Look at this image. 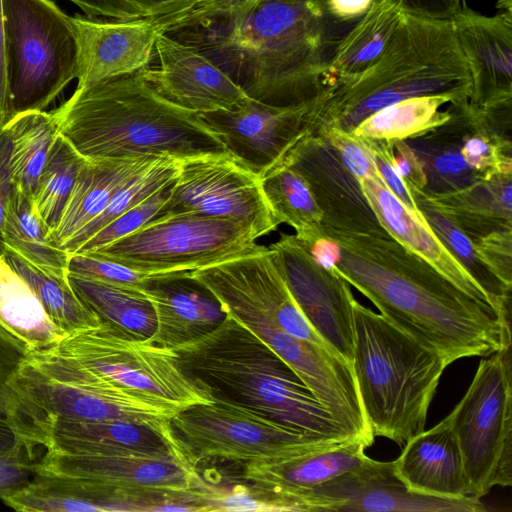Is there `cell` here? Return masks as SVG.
Segmentation results:
<instances>
[{
    "instance_id": "obj_1",
    "label": "cell",
    "mask_w": 512,
    "mask_h": 512,
    "mask_svg": "<svg viewBox=\"0 0 512 512\" xmlns=\"http://www.w3.org/2000/svg\"><path fill=\"white\" fill-rule=\"evenodd\" d=\"M323 228L339 246L336 272L389 322L449 364L511 345L510 317L458 288L392 237Z\"/></svg>"
},
{
    "instance_id": "obj_2",
    "label": "cell",
    "mask_w": 512,
    "mask_h": 512,
    "mask_svg": "<svg viewBox=\"0 0 512 512\" xmlns=\"http://www.w3.org/2000/svg\"><path fill=\"white\" fill-rule=\"evenodd\" d=\"M353 24L333 18L325 0H264L242 16L214 24L218 32L202 46L249 97L298 105L325 89L328 63Z\"/></svg>"
},
{
    "instance_id": "obj_3",
    "label": "cell",
    "mask_w": 512,
    "mask_h": 512,
    "mask_svg": "<svg viewBox=\"0 0 512 512\" xmlns=\"http://www.w3.org/2000/svg\"><path fill=\"white\" fill-rule=\"evenodd\" d=\"M51 113L57 134L88 161L227 153L199 113L161 96L140 72L77 86Z\"/></svg>"
},
{
    "instance_id": "obj_4",
    "label": "cell",
    "mask_w": 512,
    "mask_h": 512,
    "mask_svg": "<svg viewBox=\"0 0 512 512\" xmlns=\"http://www.w3.org/2000/svg\"><path fill=\"white\" fill-rule=\"evenodd\" d=\"M471 78L449 18L405 10L380 57L322 90L307 115L308 133L353 132L373 113L404 99L445 95L469 100Z\"/></svg>"
},
{
    "instance_id": "obj_5",
    "label": "cell",
    "mask_w": 512,
    "mask_h": 512,
    "mask_svg": "<svg viewBox=\"0 0 512 512\" xmlns=\"http://www.w3.org/2000/svg\"><path fill=\"white\" fill-rule=\"evenodd\" d=\"M172 350L183 373L211 401L249 410L298 433L353 438L294 370L228 313L213 330Z\"/></svg>"
},
{
    "instance_id": "obj_6",
    "label": "cell",
    "mask_w": 512,
    "mask_h": 512,
    "mask_svg": "<svg viewBox=\"0 0 512 512\" xmlns=\"http://www.w3.org/2000/svg\"><path fill=\"white\" fill-rule=\"evenodd\" d=\"M352 372L375 436L400 446L424 430L449 362L357 300L353 305Z\"/></svg>"
},
{
    "instance_id": "obj_7",
    "label": "cell",
    "mask_w": 512,
    "mask_h": 512,
    "mask_svg": "<svg viewBox=\"0 0 512 512\" xmlns=\"http://www.w3.org/2000/svg\"><path fill=\"white\" fill-rule=\"evenodd\" d=\"M10 385L18 402L17 434L31 452L37 429L51 420L159 425L177 413L153 398L93 379L51 351L29 353Z\"/></svg>"
},
{
    "instance_id": "obj_8",
    "label": "cell",
    "mask_w": 512,
    "mask_h": 512,
    "mask_svg": "<svg viewBox=\"0 0 512 512\" xmlns=\"http://www.w3.org/2000/svg\"><path fill=\"white\" fill-rule=\"evenodd\" d=\"M11 112L44 111L76 79L71 16L51 0H2Z\"/></svg>"
},
{
    "instance_id": "obj_9",
    "label": "cell",
    "mask_w": 512,
    "mask_h": 512,
    "mask_svg": "<svg viewBox=\"0 0 512 512\" xmlns=\"http://www.w3.org/2000/svg\"><path fill=\"white\" fill-rule=\"evenodd\" d=\"M48 351L93 379L143 394L177 412L212 402L180 369L172 348L106 323L68 335Z\"/></svg>"
},
{
    "instance_id": "obj_10",
    "label": "cell",
    "mask_w": 512,
    "mask_h": 512,
    "mask_svg": "<svg viewBox=\"0 0 512 512\" xmlns=\"http://www.w3.org/2000/svg\"><path fill=\"white\" fill-rule=\"evenodd\" d=\"M35 473L82 478L105 501L108 511H160L181 503L207 511L212 491L190 460L172 457L73 456L45 452Z\"/></svg>"
},
{
    "instance_id": "obj_11",
    "label": "cell",
    "mask_w": 512,
    "mask_h": 512,
    "mask_svg": "<svg viewBox=\"0 0 512 512\" xmlns=\"http://www.w3.org/2000/svg\"><path fill=\"white\" fill-rule=\"evenodd\" d=\"M511 345L483 356L448 415L474 498L512 484Z\"/></svg>"
},
{
    "instance_id": "obj_12",
    "label": "cell",
    "mask_w": 512,
    "mask_h": 512,
    "mask_svg": "<svg viewBox=\"0 0 512 512\" xmlns=\"http://www.w3.org/2000/svg\"><path fill=\"white\" fill-rule=\"evenodd\" d=\"M256 240L244 223L180 213L158 218L88 254L147 274L192 272L258 252L264 246Z\"/></svg>"
},
{
    "instance_id": "obj_13",
    "label": "cell",
    "mask_w": 512,
    "mask_h": 512,
    "mask_svg": "<svg viewBox=\"0 0 512 512\" xmlns=\"http://www.w3.org/2000/svg\"><path fill=\"white\" fill-rule=\"evenodd\" d=\"M174 435L191 462L219 458L274 461L329 449L354 438L306 435L223 402L195 404L171 419Z\"/></svg>"
},
{
    "instance_id": "obj_14",
    "label": "cell",
    "mask_w": 512,
    "mask_h": 512,
    "mask_svg": "<svg viewBox=\"0 0 512 512\" xmlns=\"http://www.w3.org/2000/svg\"><path fill=\"white\" fill-rule=\"evenodd\" d=\"M163 213H194L241 222L257 239L279 226L262 191L261 178L228 153L180 160Z\"/></svg>"
},
{
    "instance_id": "obj_15",
    "label": "cell",
    "mask_w": 512,
    "mask_h": 512,
    "mask_svg": "<svg viewBox=\"0 0 512 512\" xmlns=\"http://www.w3.org/2000/svg\"><path fill=\"white\" fill-rule=\"evenodd\" d=\"M268 249L307 321L352 369L356 299L350 284L319 265L295 235L282 233Z\"/></svg>"
},
{
    "instance_id": "obj_16",
    "label": "cell",
    "mask_w": 512,
    "mask_h": 512,
    "mask_svg": "<svg viewBox=\"0 0 512 512\" xmlns=\"http://www.w3.org/2000/svg\"><path fill=\"white\" fill-rule=\"evenodd\" d=\"M314 100L278 106L250 98L234 109L199 116L236 162L262 178L308 133L307 114Z\"/></svg>"
},
{
    "instance_id": "obj_17",
    "label": "cell",
    "mask_w": 512,
    "mask_h": 512,
    "mask_svg": "<svg viewBox=\"0 0 512 512\" xmlns=\"http://www.w3.org/2000/svg\"><path fill=\"white\" fill-rule=\"evenodd\" d=\"M479 498L442 499L413 493L393 462L366 456L355 468L319 485L299 502V511L483 512Z\"/></svg>"
},
{
    "instance_id": "obj_18",
    "label": "cell",
    "mask_w": 512,
    "mask_h": 512,
    "mask_svg": "<svg viewBox=\"0 0 512 512\" xmlns=\"http://www.w3.org/2000/svg\"><path fill=\"white\" fill-rule=\"evenodd\" d=\"M298 172L322 213L323 226L336 231L391 237L365 196L360 180L344 165L323 135H304L282 160Z\"/></svg>"
},
{
    "instance_id": "obj_19",
    "label": "cell",
    "mask_w": 512,
    "mask_h": 512,
    "mask_svg": "<svg viewBox=\"0 0 512 512\" xmlns=\"http://www.w3.org/2000/svg\"><path fill=\"white\" fill-rule=\"evenodd\" d=\"M157 66L139 71L164 98L197 112L231 110L251 97L214 60L195 46L158 34Z\"/></svg>"
},
{
    "instance_id": "obj_20",
    "label": "cell",
    "mask_w": 512,
    "mask_h": 512,
    "mask_svg": "<svg viewBox=\"0 0 512 512\" xmlns=\"http://www.w3.org/2000/svg\"><path fill=\"white\" fill-rule=\"evenodd\" d=\"M35 447L73 456L172 457L190 460L171 422L159 425L125 420H51L34 437ZM191 461V460H190Z\"/></svg>"
},
{
    "instance_id": "obj_21",
    "label": "cell",
    "mask_w": 512,
    "mask_h": 512,
    "mask_svg": "<svg viewBox=\"0 0 512 512\" xmlns=\"http://www.w3.org/2000/svg\"><path fill=\"white\" fill-rule=\"evenodd\" d=\"M71 18L77 42V86L135 74L150 66L158 33L149 18Z\"/></svg>"
},
{
    "instance_id": "obj_22",
    "label": "cell",
    "mask_w": 512,
    "mask_h": 512,
    "mask_svg": "<svg viewBox=\"0 0 512 512\" xmlns=\"http://www.w3.org/2000/svg\"><path fill=\"white\" fill-rule=\"evenodd\" d=\"M449 19L470 73L469 103L512 102V16H486L463 3Z\"/></svg>"
},
{
    "instance_id": "obj_23",
    "label": "cell",
    "mask_w": 512,
    "mask_h": 512,
    "mask_svg": "<svg viewBox=\"0 0 512 512\" xmlns=\"http://www.w3.org/2000/svg\"><path fill=\"white\" fill-rule=\"evenodd\" d=\"M366 445L353 439L297 457L247 462L243 476L272 511H299L300 499L319 485L357 467Z\"/></svg>"
},
{
    "instance_id": "obj_24",
    "label": "cell",
    "mask_w": 512,
    "mask_h": 512,
    "mask_svg": "<svg viewBox=\"0 0 512 512\" xmlns=\"http://www.w3.org/2000/svg\"><path fill=\"white\" fill-rule=\"evenodd\" d=\"M140 291L151 302L156 329L150 342L172 348L217 327L227 313L191 271L154 274Z\"/></svg>"
},
{
    "instance_id": "obj_25",
    "label": "cell",
    "mask_w": 512,
    "mask_h": 512,
    "mask_svg": "<svg viewBox=\"0 0 512 512\" xmlns=\"http://www.w3.org/2000/svg\"><path fill=\"white\" fill-rule=\"evenodd\" d=\"M392 462L396 475L413 493L442 499L474 498L448 416L411 437Z\"/></svg>"
},
{
    "instance_id": "obj_26",
    "label": "cell",
    "mask_w": 512,
    "mask_h": 512,
    "mask_svg": "<svg viewBox=\"0 0 512 512\" xmlns=\"http://www.w3.org/2000/svg\"><path fill=\"white\" fill-rule=\"evenodd\" d=\"M360 184L380 223L393 239L434 267L458 288L489 303L484 291L462 264L432 230L416 219L389 191L379 175L360 180Z\"/></svg>"
},
{
    "instance_id": "obj_27",
    "label": "cell",
    "mask_w": 512,
    "mask_h": 512,
    "mask_svg": "<svg viewBox=\"0 0 512 512\" xmlns=\"http://www.w3.org/2000/svg\"><path fill=\"white\" fill-rule=\"evenodd\" d=\"M158 157L86 160L51 237L62 248L112 197Z\"/></svg>"
},
{
    "instance_id": "obj_28",
    "label": "cell",
    "mask_w": 512,
    "mask_h": 512,
    "mask_svg": "<svg viewBox=\"0 0 512 512\" xmlns=\"http://www.w3.org/2000/svg\"><path fill=\"white\" fill-rule=\"evenodd\" d=\"M424 195L472 241L496 230L512 229V173L456 191Z\"/></svg>"
},
{
    "instance_id": "obj_29",
    "label": "cell",
    "mask_w": 512,
    "mask_h": 512,
    "mask_svg": "<svg viewBox=\"0 0 512 512\" xmlns=\"http://www.w3.org/2000/svg\"><path fill=\"white\" fill-rule=\"evenodd\" d=\"M405 10V0H374L337 44L327 66L325 89L372 65L385 50Z\"/></svg>"
},
{
    "instance_id": "obj_30",
    "label": "cell",
    "mask_w": 512,
    "mask_h": 512,
    "mask_svg": "<svg viewBox=\"0 0 512 512\" xmlns=\"http://www.w3.org/2000/svg\"><path fill=\"white\" fill-rule=\"evenodd\" d=\"M450 102V119L406 142L420 158L426 175L427 195L443 194L467 187L479 180L461 154L465 129L464 104Z\"/></svg>"
},
{
    "instance_id": "obj_31",
    "label": "cell",
    "mask_w": 512,
    "mask_h": 512,
    "mask_svg": "<svg viewBox=\"0 0 512 512\" xmlns=\"http://www.w3.org/2000/svg\"><path fill=\"white\" fill-rule=\"evenodd\" d=\"M0 325L23 342L29 353L52 349L68 336L50 319L32 288L2 253Z\"/></svg>"
},
{
    "instance_id": "obj_32",
    "label": "cell",
    "mask_w": 512,
    "mask_h": 512,
    "mask_svg": "<svg viewBox=\"0 0 512 512\" xmlns=\"http://www.w3.org/2000/svg\"><path fill=\"white\" fill-rule=\"evenodd\" d=\"M1 241L2 252L10 250L47 273L67 277L69 254L51 237L33 198L15 187L6 209Z\"/></svg>"
},
{
    "instance_id": "obj_33",
    "label": "cell",
    "mask_w": 512,
    "mask_h": 512,
    "mask_svg": "<svg viewBox=\"0 0 512 512\" xmlns=\"http://www.w3.org/2000/svg\"><path fill=\"white\" fill-rule=\"evenodd\" d=\"M68 281L102 323L132 337L149 340L156 329L151 302L139 290L114 286L67 273Z\"/></svg>"
},
{
    "instance_id": "obj_34",
    "label": "cell",
    "mask_w": 512,
    "mask_h": 512,
    "mask_svg": "<svg viewBox=\"0 0 512 512\" xmlns=\"http://www.w3.org/2000/svg\"><path fill=\"white\" fill-rule=\"evenodd\" d=\"M275 220L291 226L297 239L308 244L324 236L322 213L303 177L281 161L261 178Z\"/></svg>"
},
{
    "instance_id": "obj_35",
    "label": "cell",
    "mask_w": 512,
    "mask_h": 512,
    "mask_svg": "<svg viewBox=\"0 0 512 512\" xmlns=\"http://www.w3.org/2000/svg\"><path fill=\"white\" fill-rule=\"evenodd\" d=\"M2 128L11 144L13 185L33 198L50 146L57 134L53 115L45 110L17 113Z\"/></svg>"
},
{
    "instance_id": "obj_36",
    "label": "cell",
    "mask_w": 512,
    "mask_h": 512,
    "mask_svg": "<svg viewBox=\"0 0 512 512\" xmlns=\"http://www.w3.org/2000/svg\"><path fill=\"white\" fill-rule=\"evenodd\" d=\"M450 102L453 100L445 95L404 99L373 113L353 133L363 138L387 141L408 139L448 121Z\"/></svg>"
},
{
    "instance_id": "obj_37",
    "label": "cell",
    "mask_w": 512,
    "mask_h": 512,
    "mask_svg": "<svg viewBox=\"0 0 512 512\" xmlns=\"http://www.w3.org/2000/svg\"><path fill=\"white\" fill-rule=\"evenodd\" d=\"M9 265L29 284L50 319L67 335L101 324L71 287L67 277L47 273L10 250H3Z\"/></svg>"
},
{
    "instance_id": "obj_38",
    "label": "cell",
    "mask_w": 512,
    "mask_h": 512,
    "mask_svg": "<svg viewBox=\"0 0 512 512\" xmlns=\"http://www.w3.org/2000/svg\"><path fill=\"white\" fill-rule=\"evenodd\" d=\"M427 226L449 252L462 264L484 291L491 306L510 317L511 288L502 283L479 259L472 240L444 214L437 210L420 190L409 191Z\"/></svg>"
},
{
    "instance_id": "obj_39",
    "label": "cell",
    "mask_w": 512,
    "mask_h": 512,
    "mask_svg": "<svg viewBox=\"0 0 512 512\" xmlns=\"http://www.w3.org/2000/svg\"><path fill=\"white\" fill-rule=\"evenodd\" d=\"M179 169L180 160L166 156L158 157L125 184L112 197L106 208L72 236L62 249L68 254L76 252L82 244L118 216L173 183L177 179Z\"/></svg>"
},
{
    "instance_id": "obj_40",
    "label": "cell",
    "mask_w": 512,
    "mask_h": 512,
    "mask_svg": "<svg viewBox=\"0 0 512 512\" xmlns=\"http://www.w3.org/2000/svg\"><path fill=\"white\" fill-rule=\"evenodd\" d=\"M85 159L56 134L38 179L33 201L51 231L57 225Z\"/></svg>"
},
{
    "instance_id": "obj_41",
    "label": "cell",
    "mask_w": 512,
    "mask_h": 512,
    "mask_svg": "<svg viewBox=\"0 0 512 512\" xmlns=\"http://www.w3.org/2000/svg\"><path fill=\"white\" fill-rule=\"evenodd\" d=\"M264 0H171L162 13L149 17L158 34L199 30L242 16ZM148 18V17H147Z\"/></svg>"
},
{
    "instance_id": "obj_42",
    "label": "cell",
    "mask_w": 512,
    "mask_h": 512,
    "mask_svg": "<svg viewBox=\"0 0 512 512\" xmlns=\"http://www.w3.org/2000/svg\"><path fill=\"white\" fill-rule=\"evenodd\" d=\"M173 183L118 216L82 244L74 253L92 252L141 229L158 218L164 217L163 208L169 199Z\"/></svg>"
},
{
    "instance_id": "obj_43",
    "label": "cell",
    "mask_w": 512,
    "mask_h": 512,
    "mask_svg": "<svg viewBox=\"0 0 512 512\" xmlns=\"http://www.w3.org/2000/svg\"><path fill=\"white\" fill-rule=\"evenodd\" d=\"M29 354L26 345L0 325V421L16 433L19 416L11 380Z\"/></svg>"
},
{
    "instance_id": "obj_44",
    "label": "cell",
    "mask_w": 512,
    "mask_h": 512,
    "mask_svg": "<svg viewBox=\"0 0 512 512\" xmlns=\"http://www.w3.org/2000/svg\"><path fill=\"white\" fill-rule=\"evenodd\" d=\"M67 270L74 275L139 291L144 282L154 275L88 253L69 254Z\"/></svg>"
},
{
    "instance_id": "obj_45",
    "label": "cell",
    "mask_w": 512,
    "mask_h": 512,
    "mask_svg": "<svg viewBox=\"0 0 512 512\" xmlns=\"http://www.w3.org/2000/svg\"><path fill=\"white\" fill-rule=\"evenodd\" d=\"M371 153L380 179L389 191L411 212V214L423 224L427 225L417 204L399 176L393 154V141L363 138Z\"/></svg>"
},
{
    "instance_id": "obj_46",
    "label": "cell",
    "mask_w": 512,
    "mask_h": 512,
    "mask_svg": "<svg viewBox=\"0 0 512 512\" xmlns=\"http://www.w3.org/2000/svg\"><path fill=\"white\" fill-rule=\"evenodd\" d=\"M472 242L481 262L502 283L512 287V229L496 230Z\"/></svg>"
},
{
    "instance_id": "obj_47",
    "label": "cell",
    "mask_w": 512,
    "mask_h": 512,
    "mask_svg": "<svg viewBox=\"0 0 512 512\" xmlns=\"http://www.w3.org/2000/svg\"><path fill=\"white\" fill-rule=\"evenodd\" d=\"M337 149L346 168L358 179H368L378 176L371 153L363 139L353 132L327 130L321 133Z\"/></svg>"
},
{
    "instance_id": "obj_48",
    "label": "cell",
    "mask_w": 512,
    "mask_h": 512,
    "mask_svg": "<svg viewBox=\"0 0 512 512\" xmlns=\"http://www.w3.org/2000/svg\"><path fill=\"white\" fill-rule=\"evenodd\" d=\"M34 453L23 443L0 456V493L28 482L36 472Z\"/></svg>"
},
{
    "instance_id": "obj_49",
    "label": "cell",
    "mask_w": 512,
    "mask_h": 512,
    "mask_svg": "<svg viewBox=\"0 0 512 512\" xmlns=\"http://www.w3.org/2000/svg\"><path fill=\"white\" fill-rule=\"evenodd\" d=\"M393 154L396 170L408 191H424L427 180L423 164L406 140L393 141Z\"/></svg>"
},
{
    "instance_id": "obj_50",
    "label": "cell",
    "mask_w": 512,
    "mask_h": 512,
    "mask_svg": "<svg viewBox=\"0 0 512 512\" xmlns=\"http://www.w3.org/2000/svg\"><path fill=\"white\" fill-rule=\"evenodd\" d=\"M210 511H272L252 489L236 486L229 492L216 490L209 503Z\"/></svg>"
},
{
    "instance_id": "obj_51",
    "label": "cell",
    "mask_w": 512,
    "mask_h": 512,
    "mask_svg": "<svg viewBox=\"0 0 512 512\" xmlns=\"http://www.w3.org/2000/svg\"><path fill=\"white\" fill-rule=\"evenodd\" d=\"M89 17L104 16L112 19L146 18L144 13L128 0H69Z\"/></svg>"
},
{
    "instance_id": "obj_52",
    "label": "cell",
    "mask_w": 512,
    "mask_h": 512,
    "mask_svg": "<svg viewBox=\"0 0 512 512\" xmlns=\"http://www.w3.org/2000/svg\"><path fill=\"white\" fill-rule=\"evenodd\" d=\"M10 153V140L3 128L0 127V254L2 253V225L14 187L11 176Z\"/></svg>"
},
{
    "instance_id": "obj_53",
    "label": "cell",
    "mask_w": 512,
    "mask_h": 512,
    "mask_svg": "<svg viewBox=\"0 0 512 512\" xmlns=\"http://www.w3.org/2000/svg\"><path fill=\"white\" fill-rule=\"evenodd\" d=\"M374 0H325L329 14L336 20L353 24L371 7Z\"/></svg>"
},
{
    "instance_id": "obj_54",
    "label": "cell",
    "mask_w": 512,
    "mask_h": 512,
    "mask_svg": "<svg viewBox=\"0 0 512 512\" xmlns=\"http://www.w3.org/2000/svg\"><path fill=\"white\" fill-rule=\"evenodd\" d=\"M11 104L7 80L5 32L2 0H0V127L11 117Z\"/></svg>"
},
{
    "instance_id": "obj_55",
    "label": "cell",
    "mask_w": 512,
    "mask_h": 512,
    "mask_svg": "<svg viewBox=\"0 0 512 512\" xmlns=\"http://www.w3.org/2000/svg\"><path fill=\"white\" fill-rule=\"evenodd\" d=\"M406 9L424 15L450 18L457 7L450 0H405Z\"/></svg>"
},
{
    "instance_id": "obj_56",
    "label": "cell",
    "mask_w": 512,
    "mask_h": 512,
    "mask_svg": "<svg viewBox=\"0 0 512 512\" xmlns=\"http://www.w3.org/2000/svg\"><path fill=\"white\" fill-rule=\"evenodd\" d=\"M19 443L23 442L15 431L7 423L0 421V456L14 449Z\"/></svg>"
},
{
    "instance_id": "obj_57",
    "label": "cell",
    "mask_w": 512,
    "mask_h": 512,
    "mask_svg": "<svg viewBox=\"0 0 512 512\" xmlns=\"http://www.w3.org/2000/svg\"><path fill=\"white\" fill-rule=\"evenodd\" d=\"M137 6L145 15V17H154L162 13L164 7L171 0H128Z\"/></svg>"
},
{
    "instance_id": "obj_58",
    "label": "cell",
    "mask_w": 512,
    "mask_h": 512,
    "mask_svg": "<svg viewBox=\"0 0 512 512\" xmlns=\"http://www.w3.org/2000/svg\"><path fill=\"white\" fill-rule=\"evenodd\" d=\"M496 8L499 14L512 16V0H496Z\"/></svg>"
},
{
    "instance_id": "obj_59",
    "label": "cell",
    "mask_w": 512,
    "mask_h": 512,
    "mask_svg": "<svg viewBox=\"0 0 512 512\" xmlns=\"http://www.w3.org/2000/svg\"><path fill=\"white\" fill-rule=\"evenodd\" d=\"M450 1H451V2H452V3H453L457 8H458L461 4L465 3V0H450Z\"/></svg>"
}]
</instances>
